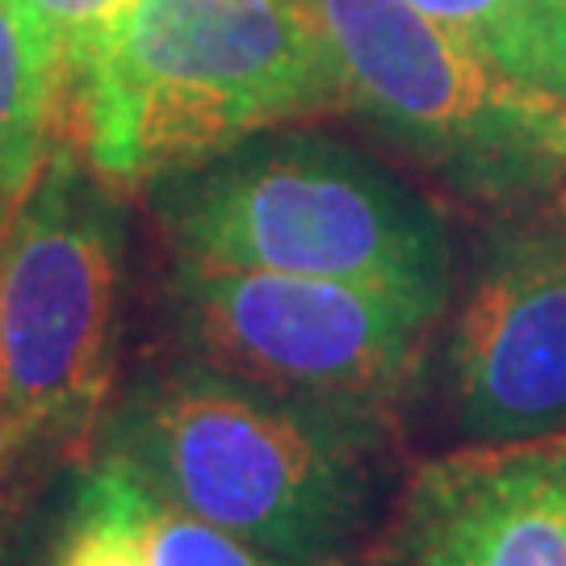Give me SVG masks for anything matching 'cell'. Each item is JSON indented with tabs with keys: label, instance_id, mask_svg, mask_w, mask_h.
<instances>
[{
	"label": "cell",
	"instance_id": "cell-4",
	"mask_svg": "<svg viewBox=\"0 0 566 566\" xmlns=\"http://www.w3.org/2000/svg\"><path fill=\"white\" fill-rule=\"evenodd\" d=\"M168 256L453 303V235L416 185L357 147L269 126L147 185Z\"/></svg>",
	"mask_w": 566,
	"mask_h": 566
},
{
	"label": "cell",
	"instance_id": "cell-9",
	"mask_svg": "<svg viewBox=\"0 0 566 566\" xmlns=\"http://www.w3.org/2000/svg\"><path fill=\"white\" fill-rule=\"evenodd\" d=\"M30 504H39V521L30 525L25 566H156L160 495L118 453L93 449Z\"/></svg>",
	"mask_w": 566,
	"mask_h": 566
},
{
	"label": "cell",
	"instance_id": "cell-7",
	"mask_svg": "<svg viewBox=\"0 0 566 566\" xmlns=\"http://www.w3.org/2000/svg\"><path fill=\"white\" fill-rule=\"evenodd\" d=\"M449 416L462 441L566 437V202L500 210L446 340Z\"/></svg>",
	"mask_w": 566,
	"mask_h": 566
},
{
	"label": "cell",
	"instance_id": "cell-1",
	"mask_svg": "<svg viewBox=\"0 0 566 566\" xmlns=\"http://www.w3.org/2000/svg\"><path fill=\"white\" fill-rule=\"evenodd\" d=\"M93 449L282 566L369 558L411 470L395 411L273 390L193 357L135 374Z\"/></svg>",
	"mask_w": 566,
	"mask_h": 566
},
{
	"label": "cell",
	"instance_id": "cell-11",
	"mask_svg": "<svg viewBox=\"0 0 566 566\" xmlns=\"http://www.w3.org/2000/svg\"><path fill=\"white\" fill-rule=\"evenodd\" d=\"M479 60L566 102V0H407Z\"/></svg>",
	"mask_w": 566,
	"mask_h": 566
},
{
	"label": "cell",
	"instance_id": "cell-13",
	"mask_svg": "<svg viewBox=\"0 0 566 566\" xmlns=\"http://www.w3.org/2000/svg\"><path fill=\"white\" fill-rule=\"evenodd\" d=\"M156 566H282L261 549L227 537L223 528L206 525L172 504H156V533H151Z\"/></svg>",
	"mask_w": 566,
	"mask_h": 566
},
{
	"label": "cell",
	"instance_id": "cell-3",
	"mask_svg": "<svg viewBox=\"0 0 566 566\" xmlns=\"http://www.w3.org/2000/svg\"><path fill=\"white\" fill-rule=\"evenodd\" d=\"M122 189L60 139L0 231V528L84 462L114 399Z\"/></svg>",
	"mask_w": 566,
	"mask_h": 566
},
{
	"label": "cell",
	"instance_id": "cell-12",
	"mask_svg": "<svg viewBox=\"0 0 566 566\" xmlns=\"http://www.w3.org/2000/svg\"><path fill=\"white\" fill-rule=\"evenodd\" d=\"M25 9L39 18L46 39L55 46L67 97L76 93L88 63L97 60L105 39L122 25V18L135 9V0H25Z\"/></svg>",
	"mask_w": 566,
	"mask_h": 566
},
{
	"label": "cell",
	"instance_id": "cell-10",
	"mask_svg": "<svg viewBox=\"0 0 566 566\" xmlns=\"http://www.w3.org/2000/svg\"><path fill=\"white\" fill-rule=\"evenodd\" d=\"M63 102L67 84L46 30L25 0H0V206H18L60 143Z\"/></svg>",
	"mask_w": 566,
	"mask_h": 566
},
{
	"label": "cell",
	"instance_id": "cell-16",
	"mask_svg": "<svg viewBox=\"0 0 566 566\" xmlns=\"http://www.w3.org/2000/svg\"><path fill=\"white\" fill-rule=\"evenodd\" d=\"M558 198H563V202H566V189H563V193H558Z\"/></svg>",
	"mask_w": 566,
	"mask_h": 566
},
{
	"label": "cell",
	"instance_id": "cell-14",
	"mask_svg": "<svg viewBox=\"0 0 566 566\" xmlns=\"http://www.w3.org/2000/svg\"><path fill=\"white\" fill-rule=\"evenodd\" d=\"M9 214H13V206H0V231L9 223ZM0 416H4V382H0Z\"/></svg>",
	"mask_w": 566,
	"mask_h": 566
},
{
	"label": "cell",
	"instance_id": "cell-6",
	"mask_svg": "<svg viewBox=\"0 0 566 566\" xmlns=\"http://www.w3.org/2000/svg\"><path fill=\"white\" fill-rule=\"evenodd\" d=\"M164 315L181 357L290 395L403 416L449 306L378 285L172 256Z\"/></svg>",
	"mask_w": 566,
	"mask_h": 566
},
{
	"label": "cell",
	"instance_id": "cell-5",
	"mask_svg": "<svg viewBox=\"0 0 566 566\" xmlns=\"http://www.w3.org/2000/svg\"><path fill=\"white\" fill-rule=\"evenodd\" d=\"M340 72L344 109L474 206L521 210L566 189V102L512 81L407 0H303Z\"/></svg>",
	"mask_w": 566,
	"mask_h": 566
},
{
	"label": "cell",
	"instance_id": "cell-8",
	"mask_svg": "<svg viewBox=\"0 0 566 566\" xmlns=\"http://www.w3.org/2000/svg\"><path fill=\"white\" fill-rule=\"evenodd\" d=\"M378 566H566V437L462 441L407 470Z\"/></svg>",
	"mask_w": 566,
	"mask_h": 566
},
{
	"label": "cell",
	"instance_id": "cell-2",
	"mask_svg": "<svg viewBox=\"0 0 566 566\" xmlns=\"http://www.w3.org/2000/svg\"><path fill=\"white\" fill-rule=\"evenodd\" d=\"M76 93L84 160L114 189H147L256 130L344 109L303 0H135Z\"/></svg>",
	"mask_w": 566,
	"mask_h": 566
},
{
	"label": "cell",
	"instance_id": "cell-15",
	"mask_svg": "<svg viewBox=\"0 0 566 566\" xmlns=\"http://www.w3.org/2000/svg\"><path fill=\"white\" fill-rule=\"evenodd\" d=\"M357 566H378V563H369V558H361V563H357Z\"/></svg>",
	"mask_w": 566,
	"mask_h": 566
}]
</instances>
